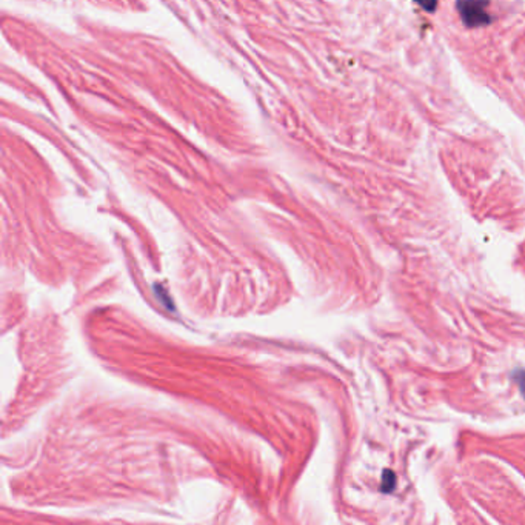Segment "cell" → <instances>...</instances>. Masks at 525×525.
<instances>
[{
    "label": "cell",
    "instance_id": "7a4b0ae2",
    "mask_svg": "<svg viewBox=\"0 0 525 525\" xmlns=\"http://www.w3.org/2000/svg\"><path fill=\"white\" fill-rule=\"evenodd\" d=\"M517 381H519V385H521L522 394L525 396V372H521V374L517 376Z\"/></svg>",
    "mask_w": 525,
    "mask_h": 525
},
{
    "label": "cell",
    "instance_id": "6da1fadb",
    "mask_svg": "<svg viewBox=\"0 0 525 525\" xmlns=\"http://www.w3.org/2000/svg\"><path fill=\"white\" fill-rule=\"evenodd\" d=\"M458 10L461 21L467 27H484L490 22L489 3L485 2H459Z\"/></svg>",
    "mask_w": 525,
    "mask_h": 525
}]
</instances>
